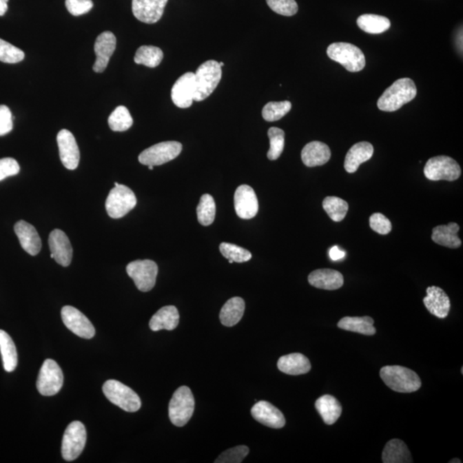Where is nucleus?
Listing matches in <instances>:
<instances>
[{
    "mask_svg": "<svg viewBox=\"0 0 463 463\" xmlns=\"http://www.w3.org/2000/svg\"><path fill=\"white\" fill-rule=\"evenodd\" d=\"M249 453V449L245 445L229 449L224 451L215 461L216 463H240Z\"/></svg>",
    "mask_w": 463,
    "mask_h": 463,
    "instance_id": "44",
    "label": "nucleus"
},
{
    "mask_svg": "<svg viewBox=\"0 0 463 463\" xmlns=\"http://www.w3.org/2000/svg\"><path fill=\"white\" fill-rule=\"evenodd\" d=\"M382 460L384 463H410L413 462L411 453L404 442L401 440H391L386 444Z\"/></svg>",
    "mask_w": 463,
    "mask_h": 463,
    "instance_id": "30",
    "label": "nucleus"
},
{
    "mask_svg": "<svg viewBox=\"0 0 463 463\" xmlns=\"http://www.w3.org/2000/svg\"><path fill=\"white\" fill-rule=\"evenodd\" d=\"M270 9L280 15L292 17L299 10L296 0H266Z\"/></svg>",
    "mask_w": 463,
    "mask_h": 463,
    "instance_id": "43",
    "label": "nucleus"
},
{
    "mask_svg": "<svg viewBox=\"0 0 463 463\" xmlns=\"http://www.w3.org/2000/svg\"><path fill=\"white\" fill-rule=\"evenodd\" d=\"M19 164L13 158L7 157L0 159V181L19 174Z\"/></svg>",
    "mask_w": 463,
    "mask_h": 463,
    "instance_id": "47",
    "label": "nucleus"
},
{
    "mask_svg": "<svg viewBox=\"0 0 463 463\" xmlns=\"http://www.w3.org/2000/svg\"><path fill=\"white\" fill-rule=\"evenodd\" d=\"M449 462H450V463H455V462L461 463L462 462H461L460 459L455 458V459H452V460Z\"/></svg>",
    "mask_w": 463,
    "mask_h": 463,
    "instance_id": "51",
    "label": "nucleus"
},
{
    "mask_svg": "<svg viewBox=\"0 0 463 463\" xmlns=\"http://www.w3.org/2000/svg\"><path fill=\"white\" fill-rule=\"evenodd\" d=\"M315 408L326 424H335L342 415V408L338 400L331 395H325L315 402Z\"/></svg>",
    "mask_w": 463,
    "mask_h": 463,
    "instance_id": "28",
    "label": "nucleus"
},
{
    "mask_svg": "<svg viewBox=\"0 0 463 463\" xmlns=\"http://www.w3.org/2000/svg\"><path fill=\"white\" fill-rule=\"evenodd\" d=\"M459 230H460V227L455 223L438 226L434 227L431 238L435 243L442 247L457 249L462 245V240L458 237Z\"/></svg>",
    "mask_w": 463,
    "mask_h": 463,
    "instance_id": "29",
    "label": "nucleus"
},
{
    "mask_svg": "<svg viewBox=\"0 0 463 463\" xmlns=\"http://www.w3.org/2000/svg\"><path fill=\"white\" fill-rule=\"evenodd\" d=\"M380 378L392 391L412 393L422 387V380L415 371L401 366H386L380 370Z\"/></svg>",
    "mask_w": 463,
    "mask_h": 463,
    "instance_id": "2",
    "label": "nucleus"
},
{
    "mask_svg": "<svg viewBox=\"0 0 463 463\" xmlns=\"http://www.w3.org/2000/svg\"><path fill=\"white\" fill-rule=\"evenodd\" d=\"M245 301L240 297H234L227 301L220 312V320L227 327H233L243 318Z\"/></svg>",
    "mask_w": 463,
    "mask_h": 463,
    "instance_id": "31",
    "label": "nucleus"
},
{
    "mask_svg": "<svg viewBox=\"0 0 463 463\" xmlns=\"http://www.w3.org/2000/svg\"><path fill=\"white\" fill-rule=\"evenodd\" d=\"M222 75V68L216 61H206L200 65L195 72L194 101H202L208 98L218 86Z\"/></svg>",
    "mask_w": 463,
    "mask_h": 463,
    "instance_id": "3",
    "label": "nucleus"
},
{
    "mask_svg": "<svg viewBox=\"0 0 463 463\" xmlns=\"http://www.w3.org/2000/svg\"><path fill=\"white\" fill-rule=\"evenodd\" d=\"M229 264H233V263H234V262L232 261V260H229Z\"/></svg>",
    "mask_w": 463,
    "mask_h": 463,
    "instance_id": "54",
    "label": "nucleus"
},
{
    "mask_svg": "<svg viewBox=\"0 0 463 463\" xmlns=\"http://www.w3.org/2000/svg\"><path fill=\"white\" fill-rule=\"evenodd\" d=\"M251 415L265 426L280 429L286 424L285 417L276 407L266 401H260L252 407Z\"/></svg>",
    "mask_w": 463,
    "mask_h": 463,
    "instance_id": "20",
    "label": "nucleus"
},
{
    "mask_svg": "<svg viewBox=\"0 0 463 463\" xmlns=\"http://www.w3.org/2000/svg\"><path fill=\"white\" fill-rule=\"evenodd\" d=\"M371 229L380 234H388L392 230L391 220L381 213H374L370 217Z\"/></svg>",
    "mask_w": 463,
    "mask_h": 463,
    "instance_id": "45",
    "label": "nucleus"
},
{
    "mask_svg": "<svg viewBox=\"0 0 463 463\" xmlns=\"http://www.w3.org/2000/svg\"><path fill=\"white\" fill-rule=\"evenodd\" d=\"M49 248L54 259L63 267H68L71 265L73 249L68 235L59 229H54L49 234Z\"/></svg>",
    "mask_w": 463,
    "mask_h": 463,
    "instance_id": "18",
    "label": "nucleus"
},
{
    "mask_svg": "<svg viewBox=\"0 0 463 463\" xmlns=\"http://www.w3.org/2000/svg\"><path fill=\"white\" fill-rule=\"evenodd\" d=\"M329 58L341 64L347 71L359 72L366 66L363 52L356 45L346 42H336L329 45Z\"/></svg>",
    "mask_w": 463,
    "mask_h": 463,
    "instance_id": "4",
    "label": "nucleus"
},
{
    "mask_svg": "<svg viewBox=\"0 0 463 463\" xmlns=\"http://www.w3.org/2000/svg\"><path fill=\"white\" fill-rule=\"evenodd\" d=\"M168 0H132V13L140 22L153 24L161 19Z\"/></svg>",
    "mask_w": 463,
    "mask_h": 463,
    "instance_id": "17",
    "label": "nucleus"
},
{
    "mask_svg": "<svg viewBox=\"0 0 463 463\" xmlns=\"http://www.w3.org/2000/svg\"><path fill=\"white\" fill-rule=\"evenodd\" d=\"M0 353H1L3 368L12 373L17 366V352L13 340L6 331L0 329Z\"/></svg>",
    "mask_w": 463,
    "mask_h": 463,
    "instance_id": "33",
    "label": "nucleus"
},
{
    "mask_svg": "<svg viewBox=\"0 0 463 463\" xmlns=\"http://www.w3.org/2000/svg\"><path fill=\"white\" fill-rule=\"evenodd\" d=\"M216 203L213 196L209 194L202 196L196 208V216L200 224L203 226H209L216 218Z\"/></svg>",
    "mask_w": 463,
    "mask_h": 463,
    "instance_id": "37",
    "label": "nucleus"
},
{
    "mask_svg": "<svg viewBox=\"0 0 463 463\" xmlns=\"http://www.w3.org/2000/svg\"><path fill=\"white\" fill-rule=\"evenodd\" d=\"M329 257H331L332 260H340V259L345 257V252L340 250V248L335 245V247H333L331 250H329Z\"/></svg>",
    "mask_w": 463,
    "mask_h": 463,
    "instance_id": "49",
    "label": "nucleus"
},
{
    "mask_svg": "<svg viewBox=\"0 0 463 463\" xmlns=\"http://www.w3.org/2000/svg\"><path fill=\"white\" fill-rule=\"evenodd\" d=\"M63 383L64 375L61 368L54 360H45L39 373L37 384L38 391L42 395H54L61 391Z\"/></svg>",
    "mask_w": 463,
    "mask_h": 463,
    "instance_id": "11",
    "label": "nucleus"
},
{
    "mask_svg": "<svg viewBox=\"0 0 463 463\" xmlns=\"http://www.w3.org/2000/svg\"><path fill=\"white\" fill-rule=\"evenodd\" d=\"M331 157V152L325 143L313 141L307 143L301 152V159L307 167L322 166Z\"/></svg>",
    "mask_w": 463,
    "mask_h": 463,
    "instance_id": "24",
    "label": "nucleus"
},
{
    "mask_svg": "<svg viewBox=\"0 0 463 463\" xmlns=\"http://www.w3.org/2000/svg\"><path fill=\"white\" fill-rule=\"evenodd\" d=\"M9 0H0V17L5 15L8 10Z\"/></svg>",
    "mask_w": 463,
    "mask_h": 463,
    "instance_id": "50",
    "label": "nucleus"
},
{
    "mask_svg": "<svg viewBox=\"0 0 463 463\" xmlns=\"http://www.w3.org/2000/svg\"><path fill=\"white\" fill-rule=\"evenodd\" d=\"M426 294L423 302L430 313L438 318H446L451 311V300L446 293L440 287L433 286L427 287Z\"/></svg>",
    "mask_w": 463,
    "mask_h": 463,
    "instance_id": "21",
    "label": "nucleus"
},
{
    "mask_svg": "<svg viewBox=\"0 0 463 463\" xmlns=\"http://www.w3.org/2000/svg\"><path fill=\"white\" fill-rule=\"evenodd\" d=\"M126 272L141 292H149L156 282L158 266L152 260H136L126 266Z\"/></svg>",
    "mask_w": 463,
    "mask_h": 463,
    "instance_id": "12",
    "label": "nucleus"
},
{
    "mask_svg": "<svg viewBox=\"0 0 463 463\" xmlns=\"http://www.w3.org/2000/svg\"><path fill=\"white\" fill-rule=\"evenodd\" d=\"M116 44L117 40L110 31H105L98 36L94 48L96 55V62L93 66L94 72L101 73L107 69L112 55L115 51Z\"/></svg>",
    "mask_w": 463,
    "mask_h": 463,
    "instance_id": "19",
    "label": "nucleus"
},
{
    "mask_svg": "<svg viewBox=\"0 0 463 463\" xmlns=\"http://www.w3.org/2000/svg\"><path fill=\"white\" fill-rule=\"evenodd\" d=\"M257 195L251 187L242 185L237 188L234 194V209L237 216L241 219L254 218L258 212Z\"/></svg>",
    "mask_w": 463,
    "mask_h": 463,
    "instance_id": "15",
    "label": "nucleus"
},
{
    "mask_svg": "<svg viewBox=\"0 0 463 463\" xmlns=\"http://www.w3.org/2000/svg\"><path fill=\"white\" fill-rule=\"evenodd\" d=\"M163 52L159 48L154 45H142L136 52L134 61L136 64L154 68L163 61Z\"/></svg>",
    "mask_w": 463,
    "mask_h": 463,
    "instance_id": "35",
    "label": "nucleus"
},
{
    "mask_svg": "<svg viewBox=\"0 0 463 463\" xmlns=\"http://www.w3.org/2000/svg\"><path fill=\"white\" fill-rule=\"evenodd\" d=\"M291 108H292V103L289 101H279V103L270 101L263 108V118L268 122L280 121L289 113Z\"/></svg>",
    "mask_w": 463,
    "mask_h": 463,
    "instance_id": "39",
    "label": "nucleus"
},
{
    "mask_svg": "<svg viewBox=\"0 0 463 463\" xmlns=\"http://www.w3.org/2000/svg\"><path fill=\"white\" fill-rule=\"evenodd\" d=\"M133 119L129 110L124 106H119L108 118V125L112 131L125 132L132 127Z\"/></svg>",
    "mask_w": 463,
    "mask_h": 463,
    "instance_id": "38",
    "label": "nucleus"
},
{
    "mask_svg": "<svg viewBox=\"0 0 463 463\" xmlns=\"http://www.w3.org/2000/svg\"><path fill=\"white\" fill-rule=\"evenodd\" d=\"M87 433L85 426L80 422H73L65 431L62 440V457L72 462L79 457L85 447Z\"/></svg>",
    "mask_w": 463,
    "mask_h": 463,
    "instance_id": "9",
    "label": "nucleus"
},
{
    "mask_svg": "<svg viewBox=\"0 0 463 463\" xmlns=\"http://www.w3.org/2000/svg\"><path fill=\"white\" fill-rule=\"evenodd\" d=\"M277 367L283 373L297 376L308 373L311 366L307 357L302 353H296L280 357Z\"/></svg>",
    "mask_w": 463,
    "mask_h": 463,
    "instance_id": "26",
    "label": "nucleus"
},
{
    "mask_svg": "<svg viewBox=\"0 0 463 463\" xmlns=\"http://www.w3.org/2000/svg\"><path fill=\"white\" fill-rule=\"evenodd\" d=\"M150 170H153L154 167L153 166H148Z\"/></svg>",
    "mask_w": 463,
    "mask_h": 463,
    "instance_id": "53",
    "label": "nucleus"
},
{
    "mask_svg": "<svg viewBox=\"0 0 463 463\" xmlns=\"http://www.w3.org/2000/svg\"><path fill=\"white\" fill-rule=\"evenodd\" d=\"M220 251L223 257L236 263L247 262L252 257L251 252L247 249L226 242L220 245Z\"/></svg>",
    "mask_w": 463,
    "mask_h": 463,
    "instance_id": "41",
    "label": "nucleus"
},
{
    "mask_svg": "<svg viewBox=\"0 0 463 463\" xmlns=\"http://www.w3.org/2000/svg\"><path fill=\"white\" fill-rule=\"evenodd\" d=\"M461 174V167L457 161L446 156L431 158L424 167V176L431 181H455Z\"/></svg>",
    "mask_w": 463,
    "mask_h": 463,
    "instance_id": "7",
    "label": "nucleus"
},
{
    "mask_svg": "<svg viewBox=\"0 0 463 463\" xmlns=\"http://www.w3.org/2000/svg\"><path fill=\"white\" fill-rule=\"evenodd\" d=\"M13 117L10 108L0 105V136L8 134L13 129Z\"/></svg>",
    "mask_w": 463,
    "mask_h": 463,
    "instance_id": "48",
    "label": "nucleus"
},
{
    "mask_svg": "<svg viewBox=\"0 0 463 463\" xmlns=\"http://www.w3.org/2000/svg\"><path fill=\"white\" fill-rule=\"evenodd\" d=\"M195 409V400L191 389L181 386L174 393L168 407V415L174 426H185L191 420Z\"/></svg>",
    "mask_w": 463,
    "mask_h": 463,
    "instance_id": "5",
    "label": "nucleus"
},
{
    "mask_svg": "<svg viewBox=\"0 0 463 463\" xmlns=\"http://www.w3.org/2000/svg\"><path fill=\"white\" fill-rule=\"evenodd\" d=\"M308 282L317 289L336 290L344 284L342 273L331 269H316L308 276Z\"/></svg>",
    "mask_w": 463,
    "mask_h": 463,
    "instance_id": "23",
    "label": "nucleus"
},
{
    "mask_svg": "<svg viewBox=\"0 0 463 463\" xmlns=\"http://www.w3.org/2000/svg\"><path fill=\"white\" fill-rule=\"evenodd\" d=\"M322 208L329 218L336 223L342 222L349 212V203L338 196H327L322 202Z\"/></svg>",
    "mask_w": 463,
    "mask_h": 463,
    "instance_id": "36",
    "label": "nucleus"
},
{
    "mask_svg": "<svg viewBox=\"0 0 463 463\" xmlns=\"http://www.w3.org/2000/svg\"><path fill=\"white\" fill-rule=\"evenodd\" d=\"M219 65H220V68H223V66L224 65V63L223 62H220Z\"/></svg>",
    "mask_w": 463,
    "mask_h": 463,
    "instance_id": "52",
    "label": "nucleus"
},
{
    "mask_svg": "<svg viewBox=\"0 0 463 463\" xmlns=\"http://www.w3.org/2000/svg\"><path fill=\"white\" fill-rule=\"evenodd\" d=\"M61 318L66 327L79 338L91 339L96 335V329L92 322L75 307L70 306L63 307Z\"/></svg>",
    "mask_w": 463,
    "mask_h": 463,
    "instance_id": "13",
    "label": "nucleus"
},
{
    "mask_svg": "<svg viewBox=\"0 0 463 463\" xmlns=\"http://www.w3.org/2000/svg\"><path fill=\"white\" fill-rule=\"evenodd\" d=\"M182 148L183 146L181 143L175 141L157 143L143 150L139 154L138 161L145 166H161L180 156Z\"/></svg>",
    "mask_w": 463,
    "mask_h": 463,
    "instance_id": "10",
    "label": "nucleus"
},
{
    "mask_svg": "<svg viewBox=\"0 0 463 463\" xmlns=\"http://www.w3.org/2000/svg\"><path fill=\"white\" fill-rule=\"evenodd\" d=\"M65 6L72 16L79 17L90 12L94 3L92 0H65Z\"/></svg>",
    "mask_w": 463,
    "mask_h": 463,
    "instance_id": "46",
    "label": "nucleus"
},
{
    "mask_svg": "<svg viewBox=\"0 0 463 463\" xmlns=\"http://www.w3.org/2000/svg\"><path fill=\"white\" fill-rule=\"evenodd\" d=\"M25 54L15 45L0 39V61L6 64H17L23 61Z\"/></svg>",
    "mask_w": 463,
    "mask_h": 463,
    "instance_id": "42",
    "label": "nucleus"
},
{
    "mask_svg": "<svg viewBox=\"0 0 463 463\" xmlns=\"http://www.w3.org/2000/svg\"><path fill=\"white\" fill-rule=\"evenodd\" d=\"M416 94L417 88L412 79L406 77L396 80L378 99V107L384 112L398 111L415 99Z\"/></svg>",
    "mask_w": 463,
    "mask_h": 463,
    "instance_id": "1",
    "label": "nucleus"
},
{
    "mask_svg": "<svg viewBox=\"0 0 463 463\" xmlns=\"http://www.w3.org/2000/svg\"><path fill=\"white\" fill-rule=\"evenodd\" d=\"M178 322L180 314L178 309L174 306H167L161 308L150 319V328L153 331H159L161 329L174 331L177 328Z\"/></svg>",
    "mask_w": 463,
    "mask_h": 463,
    "instance_id": "27",
    "label": "nucleus"
},
{
    "mask_svg": "<svg viewBox=\"0 0 463 463\" xmlns=\"http://www.w3.org/2000/svg\"><path fill=\"white\" fill-rule=\"evenodd\" d=\"M136 198L134 192L124 185L112 189L106 200V209L111 218L119 219L134 209Z\"/></svg>",
    "mask_w": 463,
    "mask_h": 463,
    "instance_id": "8",
    "label": "nucleus"
},
{
    "mask_svg": "<svg viewBox=\"0 0 463 463\" xmlns=\"http://www.w3.org/2000/svg\"><path fill=\"white\" fill-rule=\"evenodd\" d=\"M57 143L63 165L69 170H75L80 161V152L75 136L68 130L63 129L58 133Z\"/></svg>",
    "mask_w": 463,
    "mask_h": 463,
    "instance_id": "14",
    "label": "nucleus"
},
{
    "mask_svg": "<svg viewBox=\"0 0 463 463\" xmlns=\"http://www.w3.org/2000/svg\"><path fill=\"white\" fill-rule=\"evenodd\" d=\"M268 136L270 148L267 156L269 160L276 161L283 152L284 145H285V132L282 129L271 127L268 131Z\"/></svg>",
    "mask_w": 463,
    "mask_h": 463,
    "instance_id": "40",
    "label": "nucleus"
},
{
    "mask_svg": "<svg viewBox=\"0 0 463 463\" xmlns=\"http://www.w3.org/2000/svg\"><path fill=\"white\" fill-rule=\"evenodd\" d=\"M374 148L373 145L368 142H360L351 147L347 152L344 167L347 173H356L361 164L366 163L373 157Z\"/></svg>",
    "mask_w": 463,
    "mask_h": 463,
    "instance_id": "25",
    "label": "nucleus"
},
{
    "mask_svg": "<svg viewBox=\"0 0 463 463\" xmlns=\"http://www.w3.org/2000/svg\"><path fill=\"white\" fill-rule=\"evenodd\" d=\"M103 391L106 398L114 405L126 412L138 411L141 408V399L131 388L117 380H107Z\"/></svg>",
    "mask_w": 463,
    "mask_h": 463,
    "instance_id": "6",
    "label": "nucleus"
},
{
    "mask_svg": "<svg viewBox=\"0 0 463 463\" xmlns=\"http://www.w3.org/2000/svg\"><path fill=\"white\" fill-rule=\"evenodd\" d=\"M357 24L360 30L369 34H382L391 28V21L387 17L364 14L357 19Z\"/></svg>",
    "mask_w": 463,
    "mask_h": 463,
    "instance_id": "34",
    "label": "nucleus"
},
{
    "mask_svg": "<svg viewBox=\"0 0 463 463\" xmlns=\"http://www.w3.org/2000/svg\"><path fill=\"white\" fill-rule=\"evenodd\" d=\"M373 318L371 317H345L338 322V328L343 331L359 333L364 336L376 334Z\"/></svg>",
    "mask_w": 463,
    "mask_h": 463,
    "instance_id": "32",
    "label": "nucleus"
},
{
    "mask_svg": "<svg viewBox=\"0 0 463 463\" xmlns=\"http://www.w3.org/2000/svg\"><path fill=\"white\" fill-rule=\"evenodd\" d=\"M14 230L24 251L31 256L39 254L41 249V240L36 227L25 220H19L15 224Z\"/></svg>",
    "mask_w": 463,
    "mask_h": 463,
    "instance_id": "22",
    "label": "nucleus"
},
{
    "mask_svg": "<svg viewBox=\"0 0 463 463\" xmlns=\"http://www.w3.org/2000/svg\"><path fill=\"white\" fill-rule=\"evenodd\" d=\"M195 92V73H185L177 79L172 88V101L178 107H190L194 101Z\"/></svg>",
    "mask_w": 463,
    "mask_h": 463,
    "instance_id": "16",
    "label": "nucleus"
}]
</instances>
